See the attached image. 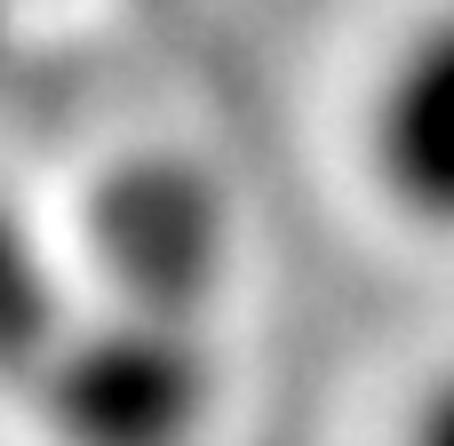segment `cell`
<instances>
[{
  "label": "cell",
  "instance_id": "obj_2",
  "mask_svg": "<svg viewBox=\"0 0 454 446\" xmlns=\"http://www.w3.org/2000/svg\"><path fill=\"white\" fill-rule=\"evenodd\" d=\"M399 446H454V367L415 399V415H407V439Z\"/></svg>",
  "mask_w": 454,
  "mask_h": 446
},
{
  "label": "cell",
  "instance_id": "obj_1",
  "mask_svg": "<svg viewBox=\"0 0 454 446\" xmlns=\"http://www.w3.org/2000/svg\"><path fill=\"white\" fill-rule=\"evenodd\" d=\"M367 168L399 215L454 231V8L423 16L391 48L367 96Z\"/></svg>",
  "mask_w": 454,
  "mask_h": 446
}]
</instances>
